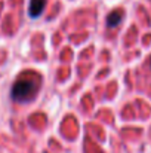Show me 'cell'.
I'll return each mask as SVG.
<instances>
[{
	"instance_id": "1",
	"label": "cell",
	"mask_w": 151,
	"mask_h": 153,
	"mask_svg": "<svg viewBox=\"0 0 151 153\" xmlns=\"http://www.w3.org/2000/svg\"><path fill=\"white\" fill-rule=\"evenodd\" d=\"M40 86V77L36 73L27 71L18 77L12 88V97L15 101H30L34 98Z\"/></svg>"
},
{
	"instance_id": "2",
	"label": "cell",
	"mask_w": 151,
	"mask_h": 153,
	"mask_svg": "<svg viewBox=\"0 0 151 153\" xmlns=\"http://www.w3.org/2000/svg\"><path fill=\"white\" fill-rule=\"evenodd\" d=\"M45 4H46V0H31L30 1V6H28V13L31 18H37L42 15L43 9H45Z\"/></svg>"
},
{
	"instance_id": "3",
	"label": "cell",
	"mask_w": 151,
	"mask_h": 153,
	"mask_svg": "<svg viewBox=\"0 0 151 153\" xmlns=\"http://www.w3.org/2000/svg\"><path fill=\"white\" fill-rule=\"evenodd\" d=\"M122 18H123V12H120V10L111 12V13L108 15V19H107L108 27H116V25H119L120 21H122Z\"/></svg>"
}]
</instances>
